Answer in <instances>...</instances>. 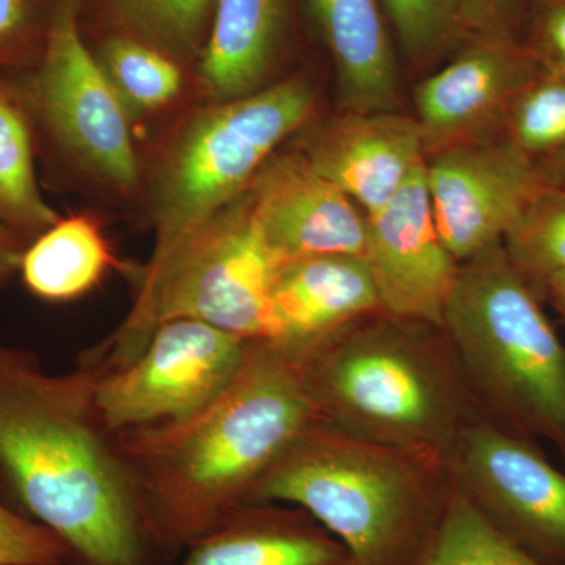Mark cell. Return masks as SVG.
Listing matches in <instances>:
<instances>
[{"label":"cell","instance_id":"cell-3","mask_svg":"<svg viewBox=\"0 0 565 565\" xmlns=\"http://www.w3.org/2000/svg\"><path fill=\"white\" fill-rule=\"evenodd\" d=\"M401 452L321 419L259 479L250 504L300 509L340 541L353 565H414L444 501Z\"/></svg>","mask_w":565,"mask_h":565},{"label":"cell","instance_id":"cell-16","mask_svg":"<svg viewBox=\"0 0 565 565\" xmlns=\"http://www.w3.org/2000/svg\"><path fill=\"white\" fill-rule=\"evenodd\" d=\"M377 307V289L360 256L289 259L275 274L273 341L302 355Z\"/></svg>","mask_w":565,"mask_h":565},{"label":"cell","instance_id":"cell-17","mask_svg":"<svg viewBox=\"0 0 565 565\" xmlns=\"http://www.w3.org/2000/svg\"><path fill=\"white\" fill-rule=\"evenodd\" d=\"M177 565H353L348 550L300 509L245 504L185 546Z\"/></svg>","mask_w":565,"mask_h":565},{"label":"cell","instance_id":"cell-20","mask_svg":"<svg viewBox=\"0 0 565 565\" xmlns=\"http://www.w3.org/2000/svg\"><path fill=\"white\" fill-rule=\"evenodd\" d=\"M117 266L98 221L77 214L58 218L29 244L20 274L36 299L62 303L92 291Z\"/></svg>","mask_w":565,"mask_h":565},{"label":"cell","instance_id":"cell-9","mask_svg":"<svg viewBox=\"0 0 565 565\" xmlns=\"http://www.w3.org/2000/svg\"><path fill=\"white\" fill-rule=\"evenodd\" d=\"M252 343L193 319L161 323L132 363L99 375L104 424L118 434L195 414L233 381Z\"/></svg>","mask_w":565,"mask_h":565},{"label":"cell","instance_id":"cell-14","mask_svg":"<svg viewBox=\"0 0 565 565\" xmlns=\"http://www.w3.org/2000/svg\"><path fill=\"white\" fill-rule=\"evenodd\" d=\"M542 70L522 44L481 40L465 51L416 88V121L427 147H451L504 128L512 103Z\"/></svg>","mask_w":565,"mask_h":565},{"label":"cell","instance_id":"cell-31","mask_svg":"<svg viewBox=\"0 0 565 565\" xmlns=\"http://www.w3.org/2000/svg\"><path fill=\"white\" fill-rule=\"evenodd\" d=\"M525 47L545 70L565 76V0H544L527 29Z\"/></svg>","mask_w":565,"mask_h":565},{"label":"cell","instance_id":"cell-25","mask_svg":"<svg viewBox=\"0 0 565 565\" xmlns=\"http://www.w3.org/2000/svg\"><path fill=\"white\" fill-rule=\"evenodd\" d=\"M215 0H106L111 18L131 36L169 57H191L206 36Z\"/></svg>","mask_w":565,"mask_h":565},{"label":"cell","instance_id":"cell-21","mask_svg":"<svg viewBox=\"0 0 565 565\" xmlns=\"http://www.w3.org/2000/svg\"><path fill=\"white\" fill-rule=\"evenodd\" d=\"M35 150L28 111L0 73V222L29 244L61 218L41 195Z\"/></svg>","mask_w":565,"mask_h":565},{"label":"cell","instance_id":"cell-24","mask_svg":"<svg viewBox=\"0 0 565 565\" xmlns=\"http://www.w3.org/2000/svg\"><path fill=\"white\" fill-rule=\"evenodd\" d=\"M503 247L542 299L546 281L565 275V189H542L505 234Z\"/></svg>","mask_w":565,"mask_h":565},{"label":"cell","instance_id":"cell-30","mask_svg":"<svg viewBox=\"0 0 565 565\" xmlns=\"http://www.w3.org/2000/svg\"><path fill=\"white\" fill-rule=\"evenodd\" d=\"M465 31L481 33V40L522 44L544 0H456Z\"/></svg>","mask_w":565,"mask_h":565},{"label":"cell","instance_id":"cell-33","mask_svg":"<svg viewBox=\"0 0 565 565\" xmlns=\"http://www.w3.org/2000/svg\"><path fill=\"white\" fill-rule=\"evenodd\" d=\"M535 162L541 167L542 173L550 184L565 189V151Z\"/></svg>","mask_w":565,"mask_h":565},{"label":"cell","instance_id":"cell-6","mask_svg":"<svg viewBox=\"0 0 565 565\" xmlns=\"http://www.w3.org/2000/svg\"><path fill=\"white\" fill-rule=\"evenodd\" d=\"M297 356L323 422L343 433L412 452L451 437L456 401L444 371L399 329H343Z\"/></svg>","mask_w":565,"mask_h":565},{"label":"cell","instance_id":"cell-7","mask_svg":"<svg viewBox=\"0 0 565 565\" xmlns=\"http://www.w3.org/2000/svg\"><path fill=\"white\" fill-rule=\"evenodd\" d=\"M313 88L300 77L192 114L167 145L152 180L151 258L239 199L291 134L310 120Z\"/></svg>","mask_w":565,"mask_h":565},{"label":"cell","instance_id":"cell-28","mask_svg":"<svg viewBox=\"0 0 565 565\" xmlns=\"http://www.w3.org/2000/svg\"><path fill=\"white\" fill-rule=\"evenodd\" d=\"M61 0H0V73L32 68L43 57Z\"/></svg>","mask_w":565,"mask_h":565},{"label":"cell","instance_id":"cell-5","mask_svg":"<svg viewBox=\"0 0 565 565\" xmlns=\"http://www.w3.org/2000/svg\"><path fill=\"white\" fill-rule=\"evenodd\" d=\"M541 297L494 244L459 266L444 327L512 426L565 444V345Z\"/></svg>","mask_w":565,"mask_h":565},{"label":"cell","instance_id":"cell-8","mask_svg":"<svg viewBox=\"0 0 565 565\" xmlns=\"http://www.w3.org/2000/svg\"><path fill=\"white\" fill-rule=\"evenodd\" d=\"M79 0H61L35 66L9 76L31 120L33 139L111 188L139 180L131 125L79 28Z\"/></svg>","mask_w":565,"mask_h":565},{"label":"cell","instance_id":"cell-22","mask_svg":"<svg viewBox=\"0 0 565 565\" xmlns=\"http://www.w3.org/2000/svg\"><path fill=\"white\" fill-rule=\"evenodd\" d=\"M414 565H546L505 537L463 490L441 503L433 533Z\"/></svg>","mask_w":565,"mask_h":565},{"label":"cell","instance_id":"cell-12","mask_svg":"<svg viewBox=\"0 0 565 565\" xmlns=\"http://www.w3.org/2000/svg\"><path fill=\"white\" fill-rule=\"evenodd\" d=\"M363 262L388 313L444 327L460 264L435 225L426 162L384 210L366 215Z\"/></svg>","mask_w":565,"mask_h":565},{"label":"cell","instance_id":"cell-26","mask_svg":"<svg viewBox=\"0 0 565 565\" xmlns=\"http://www.w3.org/2000/svg\"><path fill=\"white\" fill-rule=\"evenodd\" d=\"M504 132L534 161L565 151L564 74L542 70L512 103Z\"/></svg>","mask_w":565,"mask_h":565},{"label":"cell","instance_id":"cell-18","mask_svg":"<svg viewBox=\"0 0 565 565\" xmlns=\"http://www.w3.org/2000/svg\"><path fill=\"white\" fill-rule=\"evenodd\" d=\"M348 111H392L397 74L377 0H307Z\"/></svg>","mask_w":565,"mask_h":565},{"label":"cell","instance_id":"cell-34","mask_svg":"<svg viewBox=\"0 0 565 565\" xmlns=\"http://www.w3.org/2000/svg\"><path fill=\"white\" fill-rule=\"evenodd\" d=\"M544 297L553 303L565 319V275H556L546 281Z\"/></svg>","mask_w":565,"mask_h":565},{"label":"cell","instance_id":"cell-19","mask_svg":"<svg viewBox=\"0 0 565 565\" xmlns=\"http://www.w3.org/2000/svg\"><path fill=\"white\" fill-rule=\"evenodd\" d=\"M286 0H215L199 76L212 103L262 88L285 31Z\"/></svg>","mask_w":565,"mask_h":565},{"label":"cell","instance_id":"cell-32","mask_svg":"<svg viewBox=\"0 0 565 565\" xmlns=\"http://www.w3.org/2000/svg\"><path fill=\"white\" fill-rule=\"evenodd\" d=\"M29 243L0 222V289L20 274L22 256Z\"/></svg>","mask_w":565,"mask_h":565},{"label":"cell","instance_id":"cell-11","mask_svg":"<svg viewBox=\"0 0 565 565\" xmlns=\"http://www.w3.org/2000/svg\"><path fill=\"white\" fill-rule=\"evenodd\" d=\"M467 497L505 537L546 565H565V473L497 427L460 434Z\"/></svg>","mask_w":565,"mask_h":565},{"label":"cell","instance_id":"cell-10","mask_svg":"<svg viewBox=\"0 0 565 565\" xmlns=\"http://www.w3.org/2000/svg\"><path fill=\"white\" fill-rule=\"evenodd\" d=\"M426 184L438 234L460 263L503 243L550 182L537 162L504 136L441 148L426 159Z\"/></svg>","mask_w":565,"mask_h":565},{"label":"cell","instance_id":"cell-27","mask_svg":"<svg viewBox=\"0 0 565 565\" xmlns=\"http://www.w3.org/2000/svg\"><path fill=\"white\" fill-rule=\"evenodd\" d=\"M405 52L415 61L435 57L465 31L456 0H382Z\"/></svg>","mask_w":565,"mask_h":565},{"label":"cell","instance_id":"cell-1","mask_svg":"<svg viewBox=\"0 0 565 565\" xmlns=\"http://www.w3.org/2000/svg\"><path fill=\"white\" fill-rule=\"evenodd\" d=\"M84 363L50 374L35 353L0 343V487L46 527L66 565H163L115 434Z\"/></svg>","mask_w":565,"mask_h":565},{"label":"cell","instance_id":"cell-4","mask_svg":"<svg viewBox=\"0 0 565 565\" xmlns=\"http://www.w3.org/2000/svg\"><path fill=\"white\" fill-rule=\"evenodd\" d=\"M247 192V191H245ZM200 223L137 275L129 315L79 362L106 375L132 363L161 323L193 319L245 340L273 341L278 259L253 218L247 193Z\"/></svg>","mask_w":565,"mask_h":565},{"label":"cell","instance_id":"cell-15","mask_svg":"<svg viewBox=\"0 0 565 565\" xmlns=\"http://www.w3.org/2000/svg\"><path fill=\"white\" fill-rule=\"evenodd\" d=\"M426 150L414 118L393 111H345L316 131L300 154L364 215H373L426 162Z\"/></svg>","mask_w":565,"mask_h":565},{"label":"cell","instance_id":"cell-2","mask_svg":"<svg viewBox=\"0 0 565 565\" xmlns=\"http://www.w3.org/2000/svg\"><path fill=\"white\" fill-rule=\"evenodd\" d=\"M322 416L297 355L253 341L210 404L115 434L152 541L169 559L250 504L253 490Z\"/></svg>","mask_w":565,"mask_h":565},{"label":"cell","instance_id":"cell-23","mask_svg":"<svg viewBox=\"0 0 565 565\" xmlns=\"http://www.w3.org/2000/svg\"><path fill=\"white\" fill-rule=\"evenodd\" d=\"M96 58L131 118L163 109L180 95V66L150 44L126 35L110 36Z\"/></svg>","mask_w":565,"mask_h":565},{"label":"cell","instance_id":"cell-13","mask_svg":"<svg viewBox=\"0 0 565 565\" xmlns=\"http://www.w3.org/2000/svg\"><path fill=\"white\" fill-rule=\"evenodd\" d=\"M245 193L278 263L315 255L363 258L366 215L300 151L270 158Z\"/></svg>","mask_w":565,"mask_h":565},{"label":"cell","instance_id":"cell-29","mask_svg":"<svg viewBox=\"0 0 565 565\" xmlns=\"http://www.w3.org/2000/svg\"><path fill=\"white\" fill-rule=\"evenodd\" d=\"M0 565H66L65 550L46 527L0 500Z\"/></svg>","mask_w":565,"mask_h":565}]
</instances>
